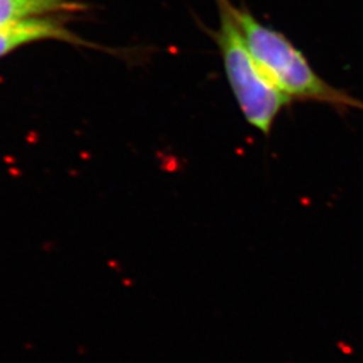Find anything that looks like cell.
Here are the masks:
<instances>
[{"label":"cell","mask_w":363,"mask_h":363,"mask_svg":"<svg viewBox=\"0 0 363 363\" xmlns=\"http://www.w3.org/2000/svg\"><path fill=\"white\" fill-rule=\"evenodd\" d=\"M76 0H0V27L81 10Z\"/></svg>","instance_id":"277c9868"},{"label":"cell","mask_w":363,"mask_h":363,"mask_svg":"<svg viewBox=\"0 0 363 363\" xmlns=\"http://www.w3.org/2000/svg\"><path fill=\"white\" fill-rule=\"evenodd\" d=\"M64 16H48L21 22L13 26L0 27V58L26 45L42 40H61L72 45H86L70 31Z\"/></svg>","instance_id":"3957f363"},{"label":"cell","mask_w":363,"mask_h":363,"mask_svg":"<svg viewBox=\"0 0 363 363\" xmlns=\"http://www.w3.org/2000/svg\"><path fill=\"white\" fill-rule=\"evenodd\" d=\"M220 27L213 37L220 49L225 73L247 123L268 135L281 109L291 103L249 50L244 35L229 13L226 0H216Z\"/></svg>","instance_id":"7a4b0ae2"},{"label":"cell","mask_w":363,"mask_h":363,"mask_svg":"<svg viewBox=\"0 0 363 363\" xmlns=\"http://www.w3.org/2000/svg\"><path fill=\"white\" fill-rule=\"evenodd\" d=\"M226 6L253 57L291 101L320 103L342 113L351 109L363 111L362 100L337 89L320 77L304 54L284 34L262 25L247 9L235 6L230 0H226Z\"/></svg>","instance_id":"6da1fadb"}]
</instances>
